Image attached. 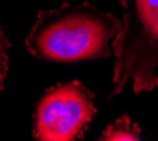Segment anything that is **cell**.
Listing matches in <instances>:
<instances>
[{
	"instance_id": "1",
	"label": "cell",
	"mask_w": 158,
	"mask_h": 141,
	"mask_svg": "<svg viewBox=\"0 0 158 141\" xmlns=\"http://www.w3.org/2000/svg\"><path fill=\"white\" fill-rule=\"evenodd\" d=\"M122 21L95 7L62 6L45 11L30 30L26 45L33 55L56 62L106 58Z\"/></svg>"
},
{
	"instance_id": "2",
	"label": "cell",
	"mask_w": 158,
	"mask_h": 141,
	"mask_svg": "<svg viewBox=\"0 0 158 141\" xmlns=\"http://www.w3.org/2000/svg\"><path fill=\"white\" fill-rule=\"evenodd\" d=\"M123 19L113 41L112 95L128 82L135 93L158 88V0H122Z\"/></svg>"
},
{
	"instance_id": "3",
	"label": "cell",
	"mask_w": 158,
	"mask_h": 141,
	"mask_svg": "<svg viewBox=\"0 0 158 141\" xmlns=\"http://www.w3.org/2000/svg\"><path fill=\"white\" fill-rule=\"evenodd\" d=\"M96 113L92 93L79 82L51 89L40 100L34 137L43 141H72L81 137Z\"/></svg>"
},
{
	"instance_id": "4",
	"label": "cell",
	"mask_w": 158,
	"mask_h": 141,
	"mask_svg": "<svg viewBox=\"0 0 158 141\" xmlns=\"http://www.w3.org/2000/svg\"><path fill=\"white\" fill-rule=\"evenodd\" d=\"M100 140H112V141L140 140V128L127 116H123L114 124L109 126L107 130L100 135Z\"/></svg>"
},
{
	"instance_id": "5",
	"label": "cell",
	"mask_w": 158,
	"mask_h": 141,
	"mask_svg": "<svg viewBox=\"0 0 158 141\" xmlns=\"http://www.w3.org/2000/svg\"><path fill=\"white\" fill-rule=\"evenodd\" d=\"M7 73V41L0 27V92L4 85V78Z\"/></svg>"
}]
</instances>
